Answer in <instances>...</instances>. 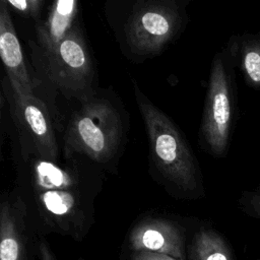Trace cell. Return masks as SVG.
<instances>
[{"instance_id":"obj_1","label":"cell","mask_w":260,"mask_h":260,"mask_svg":"<svg viewBox=\"0 0 260 260\" xmlns=\"http://www.w3.org/2000/svg\"><path fill=\"white\" fill-rule=\"evenodd\" d=\"M135 99L150 143L154 166L166 183L186 197L203 193L199 164L175 123L134 83Z\"/></svg>"},{"instance_id":"obj_2","label":"cell","mask_w":260,"mask_h":260,"mask_svg":"<svg viewBox=\"0 0 260 260\" xmlns=\"http://www.w3.org/2000/svg\"><path fill=\"white\" fill-rule=\"evenodd\" d=\"M31 182L45 219L65 233H79L84 224L85 213L78 177L57 161L37 156L31 166Z\"/></svg>"},{"instance_id":"obj_3","label":"cell","mask_w":260,"mask_h":260,"mask_svg":"<svg viewBox=\"0 0 260 260\" xmlns=\"http://www.w3.org/2000/svg\"><path fill=\"white\" fill-rule=\"evenodd\" d=\"M237 117L235 68L223 49L211 63L200 126L201 143L212 156L226 155Z\"/></svg>"},{"instance_id":"obj_4","label":"cell","mask_w":260,"mask_h":260,"mask_svg":"<svg viewBox=\"0 0 260 260\" xmlns=\"http://www.w3.org/2000/svg\"><path fill=\"white\" fill-rule=\"evenodd\" d=\"M123 137L121 116L108 100L95 95L82 102L72 115L64 137L67 153H79L96 162L109 161Z\"/></svg>"},{"instance_id":"obj_5","label":"cell","mask_w":260,"mask_h":260,"mask_svg":"<svg viewBox=\"0 0 260 260\" xmlns=\"http://www.w3.org/2000/svg\"><path fill=\"white\" fill-rule=\"evenodd\" d=\"M183 21L184 12L176 2H137L125 24L127 46L139 57L156 55L179 34Z\"/></svg>"},{"instance_id":"obj_6","label":"cell","mask_w":260,"mask_h":260,"mask_svg":"<svg viewBox=\"0 0 260 260\" xmlns=\"http://www.w3.org/2000/svg\"><path fill=\"white\" fill-rule=\"evenodd\" d=\"M42 56L49 78L65 96L82 103L94 95L92 59L78 23L53 51Z\"/></svg>"},{"instance_id":"obj_7","label":"cell","mask_w":260,"mask_h":260,"mask_svg":"<svg viewBox=\"0 0 260 260\" xmlns=\"http://www.w3.org/2000/svg\"><path fill=\"white\" fill-rule=\"evenodd\" d=\"M13 95L16 115L32 143L37 156L57 161L58 144L46 106L35 93Z\"/></svg>"},{"instance_id":"obj_8","label":"cell","mask_w":260,"mask_h":260,"mask_svg":"<svg viewBox=\"0 0 260 260\" xmlns=\"http://www.w3.org/2000/svg\"><path fill=\"white\" fill-rule=\"evenodd\" d=\"M129 244L134 252L148 251L184 260L183 232L176 222L166 218L139 221L130 233Z\"/></svg>"},{"instance_id":"obj_9","label":"cell","mask_w":260,"mask_h":260,"mask_svg":"<svg viewBox=\"0 0 260 260\" xmlns=\"http://www.w3.org/2000/svg\"><path fill=\"white\" fill-rule=\"evenodd\" d=\"M0 56L13 93L34 94L35 84L28 73L6 0L0 2Z\"/></svg>"},{"instance_id":"obj_10","label":"cell","mask_w":260,"mask_h":260,"mask_svg":"<svg viewBox=\"0 0 260 260\" xmlns=\"http://www.w3.org/2000/svg\"><path fill=\"white\" fill-rule=\"evenodd\" d=\"M235 69H239L244 83L260 91V32L237 34L224 48Z\"/></svg>"},{"instance_id":"obj_11","label":"cell","mask_w":260,"mask_h":260,"mask_svg":"<svg viewBox=\"0 0 260 260\" xmlns=\"http://www.w3.org/2000/svg\"><path fill=\"white\" fill-rule=\"evenodd\" d=\"M76 0H57L53 2L46 18L37 25V40L42 54L53 51L76 25L78 14Z\"/></svg>"},{"instance_id":"obj_12","label":"cell","mask_w":260,"mask_h":260,"mask_svg":"<svg viewBox=\"0 0 260 260\" xmlns=\"http://www.w3.org/2000/svg\"><path fill=\"white\" fill-rule=\"evenodd\" d=\"M23 205L4 201L0 209V260H25Z\"/></svg>"},{"instance_id":"obj_13","label":"cell","mask_w":260,"mask_h":260,"mask_svg":"<svg viewBox=\"0 0 260 260\" xmlns=\"http://www.w3.org/2000/svg\"><path fill=\"white\" fill-rule=\"evenodd\" d=\"M192 260H233L223 238L214 230L202 229L193 238Z\"/></svg>"},{"instance_id":"obj_14","label":"cell","mask_w":260,"mask_h":260,"mask_svg":"<svg viewBox=\"0 0 260 260\" xmlns=\"http://www.w3.org/2000/svg\"><path fill=\"white\" fill-rule=\"evenodd\" d=\"M238 204L246 214L260 220V183L242 191Z\"/></svg>"},{"instance_id":"obj_15","label":"cell","mask_w":260,"mask_h":260,"mask_svg":"<svg viewBox=\"0 0 260 260\" xmlns=\"http://www.w3.org/2000/svg\"><path fill=\"white\" fill-rule=\"evenodd\" d=\"M8 6L24 17L38 18L43 10V0H6Z\"/></svg>"},{"instance_id":"obj_16","label":"cell","mask_w":260,"mask_h":260,"mask_svg":"<svg viewBox=\"0 0 260 260\" xmlns=\"http://www.w3.org/2000/svg\"><path fill=\"white\" fill-rule=\"evenodd\" d=\"M132 259L133 260H177L176 258H173V257L165 255V254L148 252V251L134 252Z\"/></svg>"}]
</instances>
